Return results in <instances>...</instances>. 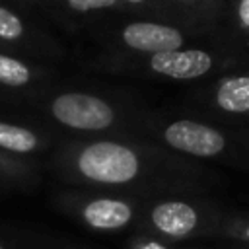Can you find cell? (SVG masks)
Returning <instances> with one entry per match:
<instances>
[{
	"label": "cell",
	"mask_w": 249,
	"mask_h": 249,
	"mask_svg": "<svg viewBox=\"0 0 249 249\" xmlns=\"http://www.w3.org/2000/svg\"><path fill=\"white\" fill-rule=\"evenodd\" d=\"M66 181L101 191H132L134 196L195 195L214 175L183 156L138 148L117 140H93L70 148L60 160Z\"/></svg>",
	"instance_id": "1"
},
{
	"label": "cell",
	"mask_w": 249,
	"mask_h": 249,
	"mask_svg": "<svg viewBox=\"0 0 249 249\" xmlns=\"http://www.w3.org/2000/svg\"><path fill=\"white\" fill-rule=\"evenodd\" d=\"M226 210L196 195H158L144 198L138 230L167 243L216 239Z\"/></svg>",
	"instance_id": "2"
},
{
	"label": "cell",
	"mask_w": 249,
	"mask_h": 249,
	"mask_svg": "<svg viewBox=\"0 0 249 249\" xmlns=\"http://www.w3.org/2000/svg\"><path fill=\"white\" fill-rule=\"evenodd\" d=\"M161 142L185 158L220 161L249 171V130H230L195 119H177L161 128Z\"/></svg>",
	"instance_id": "3"
},
{
	"label": "cell",
	"mask_w": 249,
	"mask_h": 249,
	"mask_svg": "<svg viewBox=\"0 0 249 249\" xmlns=\"http://www.w3.org/2000/svg\"><path fill=\"white\" fill-rule=\"evenodd\" d=\"M60 210L84 228L99 233H117L132 226L138 228L144 198L113 193V191H91V193H64L58 198Z\"/></svg>",
	"instance_id": "4"
},
{
	"label": "cell",
	"mask_w": 249,
	"mask_h": 249,
	"mask_svg": "<svg viewBox=\"0 0 249 249\" xmlns=\"http://www.w3.org/2000/svg\"><path fill=\"white\" fill-rule=\"evenodd\" d=\"M51 115L62 126L74 130H105L115 124V109L93 93L66 91L53 99Z\"/></svg>",
	"instance_id": "5"
},
{
	"label": "cell",
	"mask_w": 249,
	"mask_h": 249,
	"mask_svg": "<svg viewBox=\"0 0 249 249\" xmlns=\"http://www.w3.org/2000/svg\"><path fill=\"white\" fill-rule=\"evenodd\" d=\"M218 66V58L204 49H177L150 54L148 68L160 76L189 82L206 76Z\"/></svg>",
	"instance_id": "6"
},
{
	"label": "cell",
	"mask_w": 249,
	"mask_h": 249,
	"mask_svg": "<svg viewBox=\"0 0 249 249\" xmlns=\"http://www.w3.org/2000/svg\"><path fill=\"white\" fill-rule=\"evenodd\" d=\"M121 41L124 47L136 53H167L177 51L185 45V35L181 29L158 21H132L121 29Z\"/></svg>",
	"instance_id": "7"
},
{
	"label": "cell",
	"mask_w": 249,
	"mask_h": 249,
	"mask_svg": "<svg viewBox=\"0 0 249 249\" xmlns=\"http://www.w3.org/2000/svg\"><path fill=\"white\" fill-rule=\"evenodd\" d=\"M212 105L230 117L249 115V72L220 78L210 95Z\"/></svg>",
	"instance_id": "8"
},
{
	"label": "cell",
	"mask_w": 249,
	"mask_h": 249,
	"mask_svg": "<svg viewBox=\"0 0 249 249\" xmlns=\"http://www.w3.org/2000/svg\"><path fill=\"white\" fill-rule=\"evenodd\" d=\"M41 138L31 128L0 121V150L14 156L33 154L41 148Z\"/></svg>",
	"instance_id": "9"
},
{
	"label": "cell",
	"mask_w": 249,
	"mask_h": 249,
	"mask_svg": "<svg viewBox=\"0 0 249 249\" xmlns=\"http://www.w3.org/2000/svg\"><path fill=\"white\" fill-rule=\"evenodd\" d=\"M33 70L19 58L0 53V86L6 88H23L31 84Z\"/></svg>",
	"instance_id": "10"
},
{
	"label": "cell",
	"mask_w": 249,
	"mask_h": 249,
	"mask_svg": "<svg viewBox=\"0 0 249 249\" xmlns=\"http://www.w3.org/2000/svg\"><path fill=\"white\" fill-rule=\"evenodd\" d=\"M216 239H226L237 247H249V216L226 212L218 228Z\"/></svg>",
	"instance_id": "11"
},
{
	"label": "cell",
	"mask_w": 249,
	"mask_h": 249,
	"mask_svg": "<svg viewBox=\"0 0 249 249\" xmlns=\"http://www.w3.org/2000/svg\"><path fill=\"white\" fill-rule=\"evenodd\" d=\"M23 35H25L23 19L16 12L0 6V41L14 43L19 41Z\"/></svg>",
	"instance_id": "12"
},
{
	"label": "cell",
	"mask_w": 249,
	"mask_h": 249,
	"mask_svg": "<svg viewBox=\"0 0 249 249\" xmlns=\"http://www.w3.org/2000/svg\"><path fill=\"white\" fill-rule=\"evenodd\" d=\"M31 177V167L14 158V156H8L6 152L0 150V179L2 181H21V179H29Z\"/></svg>",
	"instance_id": "13"
},
{
	"label": "cell",
	"mask_w": 249,
	"mask_h": 249,
	"mask_svg": "<svg viewBox=\"0 0 249 249\" xmlns=\"http://www.w3.org/2000/svg\"><path fill=\"white\" fill-rule=\"evenodd\" d=\"M126 249H173V247H171V243H167V241H163L160 237H154L150 233L138 231L128 239Z\"/></svg>",
	"instance_id": "14"
},
{
	"label": "cell",
	"mask_w": 249,
	"mask_h": 249,
	"mask_svg": "<svg viewBox=\"0 0 249 249\" xmlns=\"http://www.w3.org/2000/svg\"><path fill=\"white\" fill-rule=\"evenodd\" d=\"M119 0H66V6L78 14L95 12V10H109L115 8Z\"/></svg>",
	"instance_id": "15"
},
{
	"label": "cell",
	"mask_w": 249,
	"mask_h": 249,
	"mask_svg": "<svg viewBox=\"0 0 249 249\" xmlns=\"http://www.w3.org/2000/svg\"><path fill=\"white\" fill-rule=\"evenodd\" d=\"M231 12L239 33L249 37V0H231Z\"/></svg>",
	"instance_id": "16"
},
{
	"label": "cell",
	"mask_w": 249,
	"mask_h": 249,
	"mask_svg": "<svg viewBox=\"0 0 249 249\" xmlns=\"http://www.w3.org/2000/svg\"><path fill=\"white\" fill-rule=\"evenodd\" d=\"M181 4H189V6H200V8H208L214 10L218 6V0H177Z\"/></svg>",
	"instance_id": "17"
},
{
	"label": "cell",
	"mask_w": 249,
	"mask_h": 249,
	"mask_svg": "<svg viewBox=\"0 0 249 249\" xmlns=\"http://www.w3.org/2000/svg\"><path fill=\"white\" fill-rule=\"evenodd\" d=\"M123 2H126V4H146L148 0H123Z\"/></svg>",
	"instance_id": "18"
},
{
	"label": "cell",
	"mask_w": 249,
	"mask_h": 249,
	"mask_svg": "<svg viewBox=\"0 0 249 249\" xmlns=\"http://www.w3.org/2000/svg\"><path fill=\"white\" fill-rule=\"evenodd\" d=\"M0 249H14V247H10V245H6L4 241H0Z\"/></svg>",
	"instance_id": "19"
},
{
	"label": "cell",
	"mask_w": 249,
	"mask_h": 249,
	"mask_svg": "<svg viewBox=\"0 0 249 249\" xmlns=\"http://www.w3.org/2000/svg\"><path fill=\"white\" fill-rule=\"evenodd\" d=\"M235 249H249V247H237V245H235Z\"/></svg>",
	"instance_id": "20"
},
{
	"label": "cell",
	"mask_w": 249,
	"mask_h": 249,
	"mask_svg": "<svg viewBox=\"0 0 249 249\" xmlns=\"http://www.w3.org/2000/svg\"><path fill=\"white\" fill-rule=\"evenodd\" d=\"M68 249H74V247H68Z\"/></svg>",
	"instance_id": "21"
}]
</instances>
